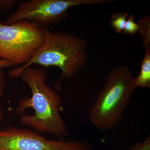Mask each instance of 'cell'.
<instances>
[{
  "instance_id": "obj_1",
  "label": "cell",
  "mask_w": 150,
  "mask_h": 150,
  "mask_svg": "<svg viewBox=\"0 0 150 150\" xmlns=\"http://www.w3.org/2000/svg\"><path fill=\"white\" fill-rule=\"evenodd\" d=\"M20 77L29 86L32 95L20 101L16 113H23L27 108L34 110L33 114H22L21 123L39 133L57 137H69L67 125L60 114L62 100L55 91L46 84V72L38 68L28 67L22 71Z\"/></svg>"
},
{
  "instance_id": "obj_2",
  "label": "cell",
  "mask_w": 150,
  "mask_h": 150,
  "mask_svg": "<svg viewBox=\"0 0 150 150\" xmlns=\"http://www.w3.org/2000/svg\"><path fill=\"white\" fill-rule=\"evenodd\" d=\"M43 42L28 63L11 70L8 76L17 78L25 69L35 64L47 68L59 67L62 72L58 83L63 78L69 79L76 74L84 66L88 59L87 41L70 33L52 32L41 28Z\"/></svg>"
},
{
  "instance_id": "obj_3",
  "label": "cell",
  "mask_w": 150,
  "mask_h": 150,
  "mask_svg": "<svg viewBox=\"0 0 150 150\" xmlns=\"http://www.w3.org/2000/svg\"><path fill=\"white\" fill-rule=\"evenodd\" d=\"M136 88L135 78L128 66L112 69L90 108V122L100 131L112 129L123 118Z\"/></svg>"
},
{
  "instance_id": "obj_4",
  "label": "cell",
  "mask_w": 150,
  "mask_h": 150,
  "mask_svg": "<svg viewBox=\"0 0 150 150\" xmlns=\"http://www.w3.org/2000/svg\"><path fill=\"white\" fill-rule=\"evenodd\" d=\"M41 28L26 20L6 25L0 22V59L25 65L43 44Z\"/></svg>"
},
{
  "instance_id": "obj_5",
  "label": "cell",
  "mask_w": 150,
  "mask_h": 150,
  "mask_svg": "<svg viewBox=\"0 0 150 150\" xmlns=\"http://www.w3.org/2000/svg\"><path fill=\"white\" fill-rule=\"evenodd\" d=\"M112 0H31L19 3L15 12L4 22L10 25L26 20L40 28L60 23L67 18L68 10L80 5L103 4Z\"/></svg>"
},
{
  "instance_id": "obj_6",
  "label": "cell",
  "mask_w": 150,
  "mask_h": 150,
  "mask_svg": "<svg viewBox=\"0 0 150 150\" xmlns=\"http://www.w3.org/2000/svg\"><path fill=\"white\" fill-rule=\"evenodd\" d=\"M0 150H92L79 140H48L33 130L8 126L0 130Z\"/></svg>"
},
{
  "instance_id": "obj_7",
  "label": "cell",
  "mask_w": 150,
  "mask_h": 150,
  "mask_svg": "<svg viewBox=\"0 0 150 150\" xmlns=\"http://www.w3.org/2000/svg\"><path fill=\"white\" fill-rule=\"evenodd\" d=\"M136 87H150V51H145L139 75L135 78Z\"/></svg>"
},
{
  "instance_id": "obj_8",
  "label": "cell",
  "mask_w": 150,
  "mask_h": 150,
  "mask_svg": "<svg viewBox=\"0 0 150 150\" xmlns=\"http://www.w3.org/2000/svg\"><path fill=\"white\" fill-rule=\"evenodd\" d=\"M137 32L142 36L145 51H150V16H145L137 23Z\"/></svg>"
},
{
  "instance_id": "obj_9",
  "label": "cell",
  "mask_w": 150,
  "mask_h": 150,
  "mask_svg": "<svg viewBox=\"0 0 150 150\" xmlns=\"http://www.w3.org/2000/svg\"><path fill=\"white\" fill-rule=\"evenodd\" d=\"M129 16L128 13H117L112 15L110 19V25L112 28L115 30V32L121 33L123 31L125 23Z\"/></svg>"
},
{
  "instance_id": "obj_10",
  "label": "cell",
  "mask_w": 150,
  "mask_h": 150,
  "mask_svg": "<svg viewBox=\"0 0 150 150\" xmlns=\"http://www.w3.org/2000/svg\"><path fill=\"white\" fill-rule=\"evenodd\" d=\"M138 29V25L135 22L134 16H129L126 20L123 32L126 34L134 35L137 32Z\"/></svg>"
},
{
  "instance_id": "obj_11",
  "label": "cell",
  "mask_w": 150,
  "mask_h": 150,
  "mask_svg": "<svg viewBox=\"0 0 150 150\" xmlns=\"http://www.w3.org/2000/svg\"><path fill=\"white\" fill-rule=\"evenodd\" d=\"M6 80L5 76L2 69H0V100L5 91ZM4 112L0 104V121L2 120Z\"/></svg>"
},
{
  "instance_id": "obj_12",
  "label": "cell",
  "mask_w": 150,
  "mask_h": 150,
  "mask_svg": "<svg viewBox=\"0 0 150 150\" xmlns=\"http://www.w3.org/2000/svg\"><path fill=\"white\" fill-rule=\"evenodd\" d=\"M129 150H150V135H149L143 142L136 143Z\"/></svg>"
},
{
  "instance_id": "obj_13",
  "label": "cell",
  "mask_w": 150,
  "mask_h": 150,
  "mask_svg": "<svg viewBox=\"0 0 150 150\" xmlns=\"http://www.w3.org/2000/svg\"><path fill=\"white\" fill-rule=\"evenodd\" d=\"M16 4V1L14 0H0V10H9Z\"/></svg>"
},
{
  "instance_id": "obj_14",
  "label": "cell",
  "mask_w": 150,
  "mask_h": 150,
  "mask_svg": "<svg viewBox=\"0 0 150 150\" xmlns=\"http://www.w3.org/2000/svg\"><path fill=\"white\" fill-rule=\"evenodd\" d=\"M13 63L8 60L0 59V69L15 67Z\"/></svg>"
}]
</instances>
